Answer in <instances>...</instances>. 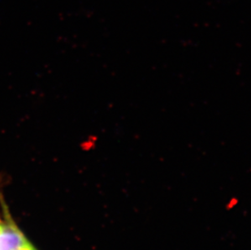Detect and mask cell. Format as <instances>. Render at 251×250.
Instances as JSON below:
<instances>
[{"instance_id":"6da1fadb","label":"cell","mask_w":251,"mask_h":250,"mask_svg":"<svg viewBox=\"0 0 251 250\" xmlns=\"http://www.w3.org/2000/svg\"><path fill=\"white\" fill-rule=\"evenodd\" d=\"M19 250H36L35 249L33 248V246H31L30 244L28 243L26 246H25L24 247H22V249H20Z\"/></svg>"}]
</instances>
